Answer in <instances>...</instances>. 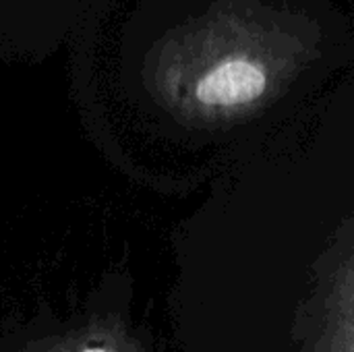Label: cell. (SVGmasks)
Returning a JSON list of instances; mask_svg holds the SVG:
<instances>
[{
	"label": "cell",
	"mask_w": 354,
	"mask_h": 352,
	"mask_svg": "<svg viewBox=\"0 0 354 352\" xmlns=\"http://www.w3.org/2000/svg\"><path fill=\"white\" fill-rule=\"evenodd\" d=\"M305 56L297 35L253 10L226 8L170 33L156 52L153 81L189 122L226 127L276 100Z\"/></svg>",
	"instance_id": "obj_1"
},
{
	"label": "cell",
	"mask_w": 354,
	"mask_h": 352,
	"mask_svg": "<svg viewBox=\"0 0 354 352\" xmlns=\"http://www.w3.org/2000/svg\"><path fill=\"white\" fill-rule=\"evenodd\" d=\"M295 342L299 352H354V226L303 303Z\"/></svg>",
	"instance_id": "obj_2"
},
{
	"label": "cell",
	"mask_w": 354,
	"mask_h": 352,
	"mask_svg": "<svg viewBox=\"0 0 354 352\" xmlns=\"http://www.w3.org/2000/svg\"><path fill=\"white\" fill-rule=\"evenodd\" d=\"M81 352H110L108 349H104V346H89V349H83Z\"/></svg>",
	"instance_id": "obj_3"
}]
</instances>
